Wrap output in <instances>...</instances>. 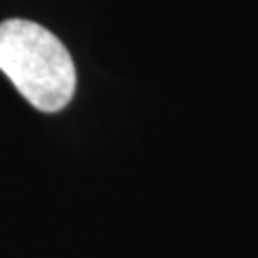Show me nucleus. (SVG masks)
Returning <instances> with one entry per match:
<instances>
[{"mask_svg":"<svg viewBox=\"0 0 258 258\" xmlns=\"http://www.w3.org/2000/svg\"><path fill=\"white\" fill-rule=\"evenodd\" d=\"M0 71L41 112H58L76 93V67L67 47L28 20L0 24Z\"/></svg>","mask_w":258,"mask_h":258,"instance_id":"obj_1","label":"nucleus"}]
</instances>
